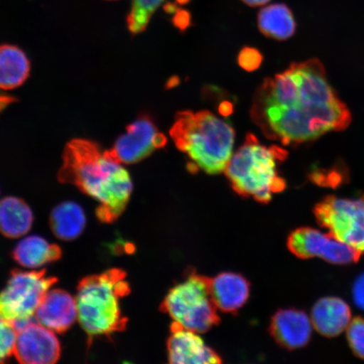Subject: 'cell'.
I'll use <instances>...</instances> for the list:
<instances>
[{"mask_svg":"<svg viewBox=\"0 0 364 364\" xmlns=\"http://www.w3.org/2000/svg\"><path fill=\"white\" fill-rule=\"evenodd\" d=\"M61 256L62 250L58 245L36 235L23 239L13 252L14 260L27 268H39L59 260Z\"/></svg>","mask_w":364,"mask_h":364,"instance_id":"cell-19","label":"cell"},{"mask_svg":"<svg viewBox=\"0 0 364 364\" xmlns=\"http://www.w3.org/2000/svg\"><path fill=\"white\" fill-rule=\"evenodd\" d=\"M263 60L262 53L253 48H244L238 56L239 65L247 71H254L261 66Z\"/></svg>","mask_w":364,"mask_h":364,"instance_id":"cell-25","label":"cell"},{"mask_svg":"<svg viewBox=\"0 0 364 364\" xmlns=\"http://www.w3.org/2000/svg\"><path fill=\"white\" fill-rule=\"evenodd\" d=\"M174 23L176 27L181 31L185 30L190 24V16L188 12L180 11L175 13Z\"/></svg>","mask_w":364,"mask_h":364,"instance_id":"cell-27","label":"cell"},{"mask_svg":"<svg viewBox=\"0 0 364 364\" xmlns=\"http://www.w3.org/2000/svg\"><path fill=\"white\" fill-rule=\"evenodd\" d=\"M36 320L58 333L65 332L78 318L76 299L63 289L49 290L35 313Z\"/></svg>","mask_w":364,"mask_h":364,"instance_id":"cell-14","label":"cell"},{"mask_svg":"<svg viewBox=\"0 0 364 364\" xmlns=\"http://www.w3.org/2000/svg\"><path fill=\"white\" fill-rule=\"evenodd\" d=\"M208 277L190 274L164 299L161 311L182 328L204 333L220 322L209 289Z\"/></svg>","mask_w":364,"mask_h":364,"instance_id":"cell-6","label":"cell"},{"mask_svg":"<svg viewBox=\"0 0 364 364\" xmlns=\"http://www.w3.org/2000/svg\"><path fill=\"white\" fill-rule=\"evenodd\" d=\"M46 271L14 270L6 288L0 294V317L18 330L30 322L45 295L57 283Z\"/></svg>","mask_w":364,"mask_h":364,"instance_id":"cell-7","label":"cell"},{"mask_svg":"<svg viewBox=\"0 0 364 364\" xmlns=\"http://www.w3.org/2000/svg\"><path fill=\"white\" fill-rule=\"evenodd\" d=\"M167 138L159 133L152 117L143 114L126 127L107 154L122 165H133L166 146Z\"/></svg>","mask_w":364,"mask_h":364,"instance_id":"cell-9","label":"cell"},{"mask_svg":"<svg viewBox=\"0 0 364 364\" xmlns=\"http://www.w3.org/2000/svg\"><path fill=\"white\" fill-rule=\"evenodd\" d=\"M17 100L12 97L11 95H8L6 92H1L0 91V113H1L4 109L7 108L10 105L16 102Z\"/></svg>","mask_w":364,"mask_h":364,"instance_id":"cell-28","label":"cell"},{"mask_svg":"<svg viewBox=\"0 0 364 364\" xmlns=\"http://www.w3.org/2000/svg\"><path fill=\"white\" fill-rule=\"evenodd\" d=\"M171 335L168 340V358L171 363L208 364L221 363L222 359L208 347L197 332L182 328L173 323Z\"/></svg>","mask_w":364,"mask_h":364,"instance_id":"cell-12","label":"cell"},{"mask_svg":"<svg viewBox=\"0 0 364 364\" xmlns=\"http://www.w3.org/2000/svg\"><path fill=\"white\" fill-rule=\"evenodd\" d=\"M314 215L333 237L364 254V194L351 199L327 196L316 205Z\"/></svg>","mask_w":364,"mask_h":364,"instance_id":"cell-8","label":"cell"},{"mask_svg":"<svg viewBox=\"0 0 364 364\" xmlns=\"http://www.w3.org/2000/svg\"><path fill=\"white\" fill-rule=\"evenodd\" d=\"M312 321L299 309H281L272 316L270 333L282 347L295 350L306 347L311 341Z\"/></svg>","mask_w":364,"mask_h":364,"instance_id":"cell-13","label":"cell"},{"mask_svg":"<svg viewBox=\"0 0 364 364\" xmlns=\"http://www.w3.org/2000/svg\"><path fill=\"white\" fill-rule=\"evenodd\" d=\"M257 24L263 35L279 41L289 39L296 31L293 13L284 4H274L262 9Z\"/></svg>","mask_w":364,"mask_h":364,"instance_id":"cell-20","label":"cell"},{"mask_svg":"<svg viewBox=\"0 0 364 364\" xmlns=\"http://www.w3.org/2000/svg\"><path fill=\"white\" fill-rule=\"evenodd\" d=\"M58 178L72 184L99 203L97 216L112 223L129 204L133 181L124 165L115 161L99 144L88 139H74L66 144Z\"/></svg>","mask_w":364,"mask_h":364,"instance_id":"cell-2","label":"cell"},{"mask_svg":"<svg viewBox=\"0 0 364 364\" xmlns=\"http://www.w3.org/2000/svg\"><path fill=\"white\" fill-rule=\"evenodd\" d=\"M288 247L299 258L318 257L336 265L356 263L363 256L330 233H322L311 227L299 228L293 231L289 236Z\"/></svg>","mask_w":364,"mask_h":364,"instance_id":"cell-10","label":"cell"},{"mask_svg":"<svg viewBox=\"0 0 364 364\" xmlns=\"http://www.w3.org/2000/svg\"><path fill=\"white\" fill-rule=\"evenodd\" d=\"M250 117L268 139L284 145L311 142L348 129L352 121L318 59L294 63L264 80L254 95Z\"/></svg>","mask_w":364,"mask_h":364,"instance_id":"cell-1","label":"cell"},{"mask_svg":"<svg viewBox=\"0 0 364 364\" xmlns=\"http://www.w3.org/2000/svg\"><path fill=\"white\" fill-rule=\"evenodd\" d=\"M16 336V327L0 317V363L6 362L14 355Z\"/></svg>","mask_w":364,"mask_h":364,"instance_id":"cell-23","label":"cell"},{"mask_svg":"<svg viewBox=\"0 0 364 364\" xmlns=\"http://www.w3.org/2000/svg\"><path fill=\"white\" fill-rule=\"evenodd\" d=\"M347 338L353 353L364 360V318H354L347 329Z\"/></svg>","mask_w":364,"mask_h":364,"instance_id":"cell-24","label":"cell"},{"mask_svg":"<svg viewBox=\"0 0 364 364\" xmlns=\"http://www.w3.org/2000/svg\"><path fill=\"white\" fill-rule=\"evenodd\" d=\"M60 343L54 331L28 322L17 330L14 348L17 361L26 364H53L60 358Z\"/></svg>","mask_w":364,"mask_h":364,"instance_id":"cell-11","label":"cell"},{"mask_svg":"<svg viewBox=\"0 0 364 364\" xmlns=\"http://www.w3.org/2000/svg\"><path fill=\"white\" fill-rule=\"evenodd\" d=\"M288 152L272 145L267 147L256 136L249 134L245 142L232 156L225 171L232 188L242 197L268 203L273 194L286 188V182L277 172V164L284 162Z\"/></svg>","mask_w":364,"mask_h":364,"instance_id":"cell-5","label":"cell"},{"mask_svg":"<svg viewBox=\"0 0 364 364\" xmlns=\"http://www.w3.org/2000/svg\"><path fill=\"white\" fill-rule=\"evenodd\" d=\"M85 224L83 208L73 202L58 205L50 216V226L53 234L62 240H73L79 237L85 230Z\"/></svg>","mask_w":364,"mask_h":364,"instance_id":"cell-21","label":"cell"},{"mask_svg":"<svg viewBox=\"0 0 364 364\" xmlns=\"http://www.w3.org/2000/svg\"><path fill=\"white\" fill-rule=\"evenodd\" d=\"M241 1L247 4L249 6L257 7L263 6V4L269 2L270 0H241Z\"/></svg>","mask_w":364,"mask_h":364,"instance_id":"cell-30","label":"cell"},{"mask_svg":"<svg viewBox=\"0 0 364 364\" xmlns=\"http://www.w3.org/2000/svg\"><path fill=\"white\" fill-rule=\"evenodd\" d=\"M166 0H133L131 11L127 16V27L132 34L143 33L149 22Z\"/></svg>","mask_w":364,"mask_h":364,"instance_id":"cell-22","label":"cell"},{"mask_svg":"<svg viewBox=\"0 0 364 364\" xmlns=\"http://www.w3.org/2000/svg\"><path fill=\"white\" fill-rule=\"evenodd\" d=\"M33 215L22 199L4 198L0 201V233L8 238H19L31 230Z\"/></svg>","mask_w":364,"mask_h":364,"instance_id":"cell-18","label":"cell"},{"mask_svg":"<svg viewBox=\"0 0 364 364\" xmlns=\"http://www.w3.org/2000/svg\"><path fill=\"white\" fill-rule=\"evenodd\" d=\"M351 321V309L343 299L338 297L318 299L312 308L314 328L326 338H335L343 333Z\"/></svg>","mask_w":364,"mask_h":364,"instance_id":"cell-16","label":"cell"},{"mask_svg":"<svg viewBox=\"0 0 364 364\" xmlns=\"http://www.w3.org/2000/svg\"><path fill=\"white\" fill-rule=\"evenodd\" d=\"M353 298L355 306L364 311V272L354 282Z\"/></svg>","mask_w":364,"mask_h":364,"instance_id":"cell-26","label":"cell"},{"mask_svg":"<svg viewBox=\"0 0 364 364\" xmlns=\"http://www.w3.org/2000/svg\"><path fill=\"white\" fill-rule=\"evenodd\" d=\"M220 112L223 116H229L233 112V106L230 102H225L220 105Z\"/></svg>","mask_w":364,"mask_h":364,"instance_id":"cell-29","label":"cell"},{"mask_svg":"<svg viewBox=\"0 0 364 364\" xmlns=\"http://www.w3.org/2000/svg\"><path fill=\"white\" fill-rule=\"evenodd\" d=\"M213 304L220 311L235 314L247 302L250 283L238 273L223 272L209 282Z\"/></svg>","mask_w":364,"mask_h":364,"instance_id":"cell-15","label":"cell"},{"mask_svg":"<svg viewBox=\"0 0 364 364\" xmlns=\"http://www.w3.org/2000/svg\"><path fill=\"white\" fill-rule=\"evenodd\" d=\"M170 134L177 149L207 174L225 172L233 156V127L211 112H177Z\"/></svg>","mask_w":364,"mask_h":364,"instance_id":"cell-3","label":"cell"},{"mask_svg":"<svg viewBox=\"0 0 364 364\" xmlns=\"http://www.w3.org/2000/svg\"><path fill=\"white\" fill-rule=\"evenodd\" d=\"M31 70V60L24 50L16 45H0V91L1 92L21 87L28 80Z\"/></svg>","mask_w":364,"mask_h":364,"instance_id":"cell-17","label":"cell"},{"mask_svg":"<svg viewBox=\"0 0 364 364\" xmlns=\"http://www.w3.org/2000/svg\"><path fill=\"white\" fill-rule=\"evenodd\" d=\"M130 291L126 272L117 268L80 282L76 296L78 320L90 339L125 331L127 318L122 315L120 299Z\"/></svg>","mask_w":364,"mask_h":364,"instance_id":"cell-4","label":"cell"}]
</instances>
